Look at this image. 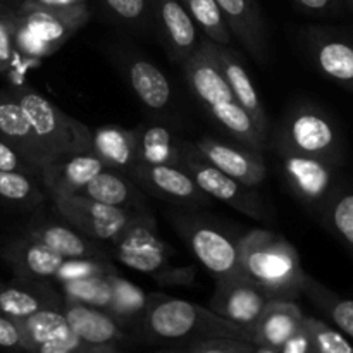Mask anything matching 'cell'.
Instances as JSON below:
<instances>
[{
  "label": "cell",
  "mask_w": 353,
  "mask_h": 353,
  "mask_svg": "<svg viewBox=\"0 0 353 353\" xmlns=\"http://www.w3.org/2000/svg\"><path fill=\"white\" fill-rule=\"evenodd\" d=\"M103 169L105 165L92 152H78V154H65L50 159L41 168L40 179L50 199L79 195Z\"/></svg>",
  "instance_id": "7402d4cb"
},
{
  "label": "cell",
  "mask_w": 353,
  "mask_h": 353,
  "mask_svg": "<svg viewBox=\"0 0 353 353\" xmlns=\"http://www.w3.org/2000/svg\"><path fill=\"white\" fill-rule=\"evenodd\" d=\"M110 57L148 114L159 119H168L178 114L174 88L165 72L155 62L134 48L124 47L112 48Z\"/></svg>",
  "instance_id": "ba28073f"
},
{
  "label": "cell",
  "mask_w": 353,
  "mask_h": 353,
  "mask_svg": "<svg viewBox=\"0 0 353 353\" xmlns=\"http://www.w3.org/2000/svg\"><path fill=\"white\" fill-rule=\"evenodd\" d=\"M130 176L141 192L174 207L203 209L212 203V199L199 188L192 176L176 165L138 164Z\"/></svg>",
  "instance_id": "5bb4252c"
},
{
  "label": "cell",
  "mask_w": 353,
  "mask_h": 353,
  "mask_svg": "<svg viewBox=\"0 0 353 353\" xmlns=\"http://www.w3.org/2000/svg\"><path fill=\"white\" fill-rule=\"evenodd\" d=\"M214 48H216V57L219 61L221 71H223L224 79L230 85L234 99L240 103L241 109L248 114L257 133L269 147L271 145V123H269L261 93L254 85V79H252L243 59L230 45L214 43Z\"/></svg>",
  "instance_id": "44dd1931"
},
{
  "label": "cell",
  "mask_w": 353,
  "mask_h": 353,
  "mask_svg": "<svg viewBox=\"0 0 353 353\" xmlns=\"http://www.w3.org/2000/svg\"><path fill=\"white\" fill-rule=\"evenodd\" d=\"M343 7H347V9L353 14V0H343Z\"/></svg>",
  "instance_id": "f907efd6"
},
{
  "label": "cell",
  "mask_w": 353,
  "mask_h": 353,
  "mask_svg": "<svg viewBox=\"0 0 353 353\" xmlns=\"http://www.w3.org/2000/svg\"><path fill=\"white\" fill-rule=\"evenodd\" d=\"M230 26L231 37L262 65L271 62V43L264 14L257 0H216Z\"/></svg>",
  "instance_id": "ffe728a7"
},
{
  "label": "cell",
  "mask_w": 353,
  "mask_h": 353,
  "mask_svg": "<svg viewBox=\"0 0 353 353\" xmlns=\"http://www.w3.org/2000/svg\"><path fill=\"white\" fill-rule=\"evenodd\" d=\"M52 202L43 183L34 176L17 171H0V203L17 210H38Z\"/></svg>",
  "instance_id": "4dcf8cb0"
},
{
  "label": "cell",
  "mask_w": 353,
  "mask_h": 353,
  "mask_svg": "<svg viewBox=\"0 0 353 353\" xmlns=\"http://www.w3.org/2000/svg\"><path fill=\"white\" fill-rule=\"evenodd\" d=\"M109 254L112 261L152 278L171 264L174 248L159 236L157 223L150 212H138L109 245Z\"/></svg>",
  "instance_id": "30bf717a"
},
{
  "label": "cell",
  "mask_w": 353,
  "mask_h": 353,
  "mask_svg": "<svg viewBox=\"0 0 353 353\" xmlns=\"http://www.w3.org/2000/svg\"><path fill=\"white\" fill-rule=\"evenodd\" d=\"M59 292L65 302L83 303L107 310L112 300V285L110 276H93V278L72 279V281L57 283Z\"/></svg>",
  "instance_id": "d590c367"
},
{
  "label": "cell",
  "mask_w": 353,
  "mask_h": 353,
  "mask_svg": "<svg viewBox=\"0 0 353 353\" xmlns=\"http://www.w3.org/2000/svg\"><path fill=\"white\" fill-rule=\"evenodd\" d=\"M90 152L97 155L107 169H116L130 176L138 165L137 131L114 124L97 128L92 131Z\"/></svg>",
  "instance_id": "83f0119b"
},
{
  "label": "cell",
  "mask_w": 353,
  "mask_h": 353,
  "mask_svg": "<svg viewBox=\"0 0 353 353\" xmlns=\"http://www.w3.org/2000/svg\"><path fill=\"white\" fill-rule=\"evenodd\" d=\"M64 296L47 279H23L0 285V314L24 321L43 310H62Z\"/></svg>",
  "instance_id": "603a6c76"
},
{
  "label": "cell",
  "mask_w": 353,
  "mask_h": 353,
  "mask_svg": "<svg viewBox=\"0 0 353 353\" xmlns=\"http://www.w3.org/2000/svg\"><path fill=\"white\" fill-rule=\"evenodd\" d=\"M303 326H305L310 341H312L314 353H353L350 341L324 321L305 316L303 317Z\"/></svg>",
  "instance_id": "74e56055"
},
{
  "label": "cell",
  "mask_w": 353,
  "mask_h": 353,
  "mask_svg": "<svg viewBox=\"0 0 353 353\" xmlns=\"http://www.w3.org/2000/svg\"><path fill=\"white\" fill-rule=\"evenodd\" d=\"M154 0H99L103 17L133 34H152Z\"/></svg>",
  "instance_id": "836d02e7"
},
{
  "label": "cell",
  "mask_w": 353,
  "mask_h": 353,
  "mask_svg": "<svg viewBox=\"0 0 353 353\" xmlns=\"http://www.w3.org/2000/svg\"><path fill=\"white\" fill-rule=\"evenodd\" d=\"M17 12L0 17V72L12 71L19 59L16 50Z\"/></svg>",
  "instance_id": "ab89813d"
},
{
  "label": "cell",
  "mask_w": 353,
  "mask_h": 353,
  "mask_svg": "<svg viewBox=\"0 0 353 353\" xmlns=\"http://www.w3.org/2000/svg\"><path fill=\"white\" fill-rule=\"evenodd\" d=\"M302 295H305L341 333L353 340V299L338 295L309 274L303 279Z\"/></svg>",
  "instance_id": "1f68e13d"
},
{
  "label": "cell",
  "mask_w": 353,
  "mask_h": 353,
  "mask_svg": "<svg viewBox=\"0 0 353 353\" xmlns=\"http://www.w3.org/2000/svg\"><path fill=\"white\" fill-rule=\"evenodd\" d=\"M152 34L159 38L169 61L183 65L199 48L202 38L181 0L152 2Z\"/></svg>",
  "instance_id": "9a60e30c"
},
{
  "label": "cell",
  "mask_w": 353,
  "mask_h": 353,
  "mask_svg": "<svg viewBox=\"0 0 353 353\" xmlns=\"http://www.w3.org/2000/svg\"><path fill=\"white\" fill-rule=\"evenodd\" d=\"M254 353H279V350H272V348H265V347H255Z\"/></svg>",
  "instance_id": "681fc988"
},
{
  "label": "cell",
  "mask_w": 353,
  "mask_h": 353,
  "mask_svg": "<svg viewBox=\"0 0 353 353\" xmlns=\"http://www.w3.org/2000/svg\"><path fill=\"white\" fill-rule=\"evenodd\" d=\"M137 131L138 164L181 165L186 138L176 134L164 123H143Z\"/></svg>",
  "instance_id": "f1b7e54d"
},
{
  "label": "cell",
  "mask_w": 353,
  "mask_h": 353,
  "mask_svg": "<svg viewBox=\"0 0 353 353\" xmlns=\"http://www.w3.org/2000/svg\"><path fill=\"white\" fill-rule=\"evenodd\" d=\"M196 265H171L152 276L161 286H193L196 281Z\"/></svg>",
  "instance_id": "ee69618b"
},
{
  "label": "cell",
  "mask_w": 353,
  "mask_h": 353,
  "mask_svg": "<svg viewBox=\"0 0 353 353\" xmlns=\"http://www.w3.org/2000/svg\"><path fill=\"white\" fill-rule=\"evenodd\" d=\"M138 327L141 334L152 341L195 343L209 338H238L252 341L248 327L217 316L209 307L161 293H148V307Z\"/></svg>",
  "instance_id": "3957f363"
},
{
  "label": "cell",
  "mask_w": 353,
  "mask_h": 353,
  "mask_svg": "<svg viewBox=\"0 0 353 353\" xmlns=\"http://www.w3.org/2000/svg\"><path fill=\"white\" fill-rule=\"evenodd\" d=\"M303 317L305 314L295 300L272 299L262 310L259 319L248 327L252 343L255 347L279 350L286 340L302 327Z\"/></svg>",
  "instance_id": "d4e9b609"
},
{
  "label": "cell",
  "mask_w": 353,
  "mask_h": 353,
  "mask_svg": "<svg viewBox=\"0 0 353 353\" xmlns=\"http://www.w3.org/2000/svg\"><path fill=\"white\" fill-rule=\"evenodd\" d=\"M59 216V214H57ZM23 233L37 240L62 259H99L112 261L109 248L90 240L61 216H38L23 228Z\"/></svg>",
  "instance_id": "ac0fdd59"
},
{
  "label": "cell",
  "mask_w": 353,
  "mask_h": 353,
  "mask_svg": "<svg viewBox=\"0 0 353 353\" xmlns=\"http://www.w3.org/2000/svg\"><path fill=\"white\" fill-rule=\"evenodd\" d=\"M157 353H176V352H157Z\"/></svg>",
  "instance_id": "816d5d0a"
},
{
  "label": "cell",
  "mask_w": 353,
  "mask_h": 353,
  "mask_svg": "<svg viewBox=\"0 0 353 353\" xmlns=\"http://www.w3.org/2000/svg\"><path fill=\"white\" fill-rule=\"evenodd\" d=\"M326 230L353 257V190L340 188L331 195L319 214Z\"/></svg>",
  "instance_id": "e575fe53"
},
{
  "label": "cell",
  "mask_w": 353,
  "mask_h": 353,
  "mask_svg": "<svg viewBox=\"0 0 353 353\" xmlns=\"http://www.w3.org/2000/svg\"><path fill=\"white\" fill-rule=\"evenodd\" d=\"M179 168L188 172L193 181L199 185V188L212 200H219V202L233 207L234 210L250 219L269 221V216H271L269 207L264 199L259 195L257 190L243 185L238 179L228 176L226 172L214 168L193 148L192 140H186Z\"/></svg>",
  "instance_id": "9c48e42d"
},
{
  "label": "cell",
  "mask_w": 353,
  "mask_h": 353,
  "mask_svg": "<svg viewBox=\"0 0 353 353\" xmlns=\"http://www.w3.org/2000/svg\"><path fill=\"white\" fill-rule=\"evenodd\" d=\"M302 45L314 68L336 85L353 93V30L309 26L302 31Z\"/></svg>",
  "instance_id": "4fadbf2b"
},
{
  "label": "cell",
  "mask_w": 353,
  "mask_h": 353,
  "mask_svg": "<svg viewBox=\"0 0 353 353\" xmlns=\"http://www.w3.org/2000/svg\"><path fill=\"white\" fill-rule=\"evenodd\" d=\"M185 83L203 112L230 140L255 150H268V143L234 99L216 57L214 41L202 38L195 54L181 65Z\"/></svg>",
  "instance_id": "6da1fadb"
},
{
  "label": "cell",
  "mask_w": 353,
  "mask_h": 353,
  "mask_svg": "<svg viewBox=\"0 0 353 353\" xmlns=\"http://www.w3.org/2000/svg\"><path fill=\"white\" fill-rule=\"evenodd\" d=\"M255 345L238 338H209L190 343L188 353H254Z\"/></svg>",
  "instance_id": "60d3db41"
},
{
  "label": "cell",
  "mask_w": 353,
  "mask_h": 353,
  "mask_svg": "<svg viewBox=\"0 0 353 353\" xmlns=\"http://www.w3.org/2000/svg\"><path fill=\"white\" fill-rule=\"evenodd\" d=\"M112 300L105 310L123 327L138 326L148 307V293L119 274L110 276Z\"/></svg>",
  "instance_id": "d6a6232c"
},
{
  "label": "cell",
  "mask_w": 353,
  "mask_h": 353,
  "mask_svg": "<svg viewBox=\"0 0 353 353\" xmlns=\"http://www.w3.org/2000/svg\"><path fill=\"white\" fill-rule=\"evenodd\" d=\"M26 353H123L119 347H100L81 340L61 310H43L23 321Z\"/></svg>",
  "instance_id": "e0dca14e"
},
{
  "label": "cell",
  "mask_w": 353,
  "mask_h": 353,
  "mask_svg": "<svg viewBox=\"0 0 353 353\" xmlns=\"http://www.w3.org/2000/svg\"><path fill=\"white\" fill-rule=\"evenodd\" d=\"M21 7V0H0V17L16 14Z\"/></svg>",
  "instance_id": "c3c4849f"
},
{
  "label": "cell",
  "mask_w": 353,
  "mask_h": 353,
  "mask_svg": "<svg viewBox=\"0 0 353 353\" xmlns=\"http://www.w3.org/2000/svg\"><path fill=\"white\" fill-rule=\"evenodd\" d=\"M271 134L276 152L312 155L343 164L345 143L338 123L310 100L293 103Z\"/></svg>",
  "instance_id": "277c9868"
},
{
  "label": "cell",
  "mask_w": 353,
  "mask_h": 353,
  "mask_svg": "<svg viewBox=\"0 0 353 353\" xmlns=\"http://www.w3.org/2000/svg\"><path fill=\"white\" fill-rule=\"evenodd\" d=\"M168 216L193 257L216 281L240 274L238 238L230 231L209 219V216L195 212V209L176 207Z\"/></svg>",
  "instance_id": "8992f818"
},
{
  "label": "cell",
  "mask_w": 353,
  "mask_h": 353,
  "mask_svg": "<svg viewBox=\"0 0 353 353\" xmlns=\"http://www.w3.org/2000/svg\"><path fill=\"white\" fill-rule=\"evenodd\" d=\"M279 353H314L312 352V341H310L309 333H307L305 326L300 327L292 338L286 340V343L279 348Z\"/></svg>",
  "instance_id": "7dc6e473"
},
{
  "label": "cell",
  "mask_w": 353,
  "mask_h": 353,
  "mask_svg": "<svg viewBox=\"0 0 353 353\" xmlns=\"http://www.w3.org/2000/svg\"><path fill=\"white\" fill-rule=\"evenodd\" d=\"M302 12L310 16H334L343 9V0H292Z\"/></svg>",
  "instance_id": "f6af8a7d"
},
{
  "label": "cell",
  "mask_w": 353,
  "mask_h": 353,
  "mask_svg": "<svg viewBox=\"0 0 353 353\" xmlns=\"http://www.w3.org/2000/svg\"><path fill=\"white\" fill-rule=\"evenodd\" d=\"M0 254L7 265L16 272L17 278L23 279L54 281L64 262V259L55 255L23 231L10 236L0 248Z\"/></svg>",
  "instance_id": "cb8c5ba5"
},
{
  "label": "cell",
  "mask_w": 353,
  "mask_h": 353,
  "mask_svg": "<svg viewBox=\"0 0 353 353\" xmlns=\"http://www.w3.org/2000/svg\"><path fill=\"white\" fill-rule=\"evenodd\" d=\"M88 6V0H21V9L65 10Z\"/></svg>",
  "instance_id": "bcb514c9"
},
{
  "label": "cell",
  "mask_w": 353,
  "mask_h": 353,
  "mask_svg": "<svg viewBox=\"0 0 353 353\" xmlns=\"http://www.w3.org/2000/svg\"><path fill=\"white\" fill-rule=\"evenodd\" d=\"M272 296L243 274L216 281L209 309L228 321L250 327Z\"/></svg>",
  "instance_id": "d6986e66"
},
{
  "label": "cell",
  "mask_w": 353,
  "mask_h": 353,
  "mask_svg": "<svg viewBox=\"0 0 353 353\" xmlns=\"http://www.w3.org/2000/svg\"><path fill=\"white\" fill-rule=\"evenodd\" d=\"M112 274H119V269L112 264V261H99V259H64L54 281L64 283L72 281V279Z\"/></svg>",
  "instance_id": "f35d334b"
},
{
  "label": "cell",
  "mask_w": 353,
  "mask_h": 353,
  "mask_svg": "<svg viewBox=\"0 0 353 353\" xmlns=\"http://www.w3.org/2000/svg\"><path fill=\"white\" fill-rule=\"evenodd\" d=\"M0 138L21 152L31 164L40 169L50 161V155L31 130L23 109L10 90H0Z\"/></svg>",
  "instance_id": "484cf974"
},
{
  "label": "cell",
  "mask_w": 353,
  "mask_h": 353,
  "mask_svg": "<svg viewBox=\"0 0 353 353\" xmlns=\"http://www.w3.org/2000/svg\"><path fill=\"white\" fill-rule=\"evenodd\" d=\"M279 155L283 178L290 192L307 209L317 216L327 200L338 188L340 164L312 155L293 154V152H276Z\"/></svg>",
  "instance_id": "8fae6325"
},
{
  "label": "cell",
  "mask_w": 353,
  "mask_h": 353,
  "mask_svg": "<svg viewBox=\"0 0 353 353\" xmlns=\"http://www.w3.org/2000/svg\"><path fill=\"white\" fill-rule=\"evenodd\" d=\"M9 90L50 159L90 150L92 130L86 124L65 114L33 86L19 83Z\"/></svg>",
  "instance_id": "5b68a950"
},
{
  "label": "cell",
  "mask_w": 353,
  "mask_h": 353,
  "mask_svg": "<svg viewBox=\"0 0 353 353\" xmlns=\"http://www.w3.org/2000/svg\"><path fill=\"white\" fill-rule=\"evenodd\" d=\"M97 202L107 203L112 207H123L130 210H140V212H150L147 205L143 192L138 188L137 183L131 179V176L116 169H103L100 174H97L92 181L86 185L83 193Z\"/></svg>",
  "instance_id": "f546056e"
},
{
  "label": "cell",
  "mask_w": 353,
  "mask_h": 353,
  "mask_svg": "<svg viewBox=\"0 0 353 353\" xmlns=\"http://www.w3.org/2000/svg\"><path fill=\"white\" fill-rule=\"evenodd\" d=\"M238 269L272 299L296 300L307 276L296 248L285 236L264 228L238 236Z\"/></svg>",
  "instance_id": "7a4b0ae2"
},
{
  "label": "cell",
  "mask_w": 353,
  "mask_h": 353,
  "mask_svg": "<svg viewBox=\"0 0 353 353\" xmlns=\"http://www.w3.org/2000/svg\"><path fill=\"white\" fill-rule=\"evenodd\" d=\"M203 38L217 45H231V31L216 0H181Z\"/></svg>",
  "instance_id": "8d00e7d4"
},
{
  "label": "cell",
  "mask_w": 353,
  "mask_h": 353,
  "mask_svg": "<svg viewBox=\"0 0 353 353\" xmlns=\"http://www.w3.org/2000/svg\"><path fill=\"white\" fill-rule=\"evenodd\" d=\"M0 348L28 352V336L23 321L0 314Z\"/></svg>",
  "instance_id": "b9f144b4"
},
{
  "label": "cell",
  "mask_w": 353,
  "mask_h": 353,
  "mask_svg": "<svg viewBox=\"0 0 353 353\" xmlns=\"http://www.w3.org/2000/svg\"><path fill=\"white\" fill-rule=\"evenodd\" d=\"M192 145L214 168L243 185L257 188L268 178V165L261 150L247 147L240 141H224L216 137H200L192 140Z\"/></svg>",
  "instance_id": "2e32d148"
},
{
  "label": "cell",
  "mask_w": 353,
  "mask_h": 353,
  "mask_svg": "<svg viewBox=\"0 0 353 353\" xmlns=\"http://www.w3.org/2000/svg\"><path fill=\"white\" fill-rule=\"evenodd\" d=\"M61 312L72 331L88 343L100 347H119L128 340L124 327L117 324L105 310L64 300Z\"/></svg>",
  "instance_id": "4316f807"
},
{
  "label": "cell",
  "mask_w": 353,
  "mask_h": 353,
  "mask_svg": "<svg viewBox=\"0 0 353 353\" xmlns=\"http://www.w3.org/2000/svg\"><path fill=\"white\" fill-rule=\"evenodd\" d=\"M52 205L65 223L107 248L140 212L107 205L86 195L57 196L52 199Z\"/></svg>",
  "instance_id": "7c38bea8"
},
{
  "label": "cell",
  "mask_w": 353,
  "mask_h": 353,
  "mask_svg": "<svg viewBox=\"0 0 353 353\" xmlns=\"http://www.w3.org/2000/svg\"><path fill=\"white\" fill-rule=\"evenodd\" d=\"M0 171L26 172V174H31L40 179V169L34 164H31L17 148H14L12 145L7 143L2 138H0Z\"/></svg>",
  "instance_id": "7bdbcfd3"
},
{
  "label": "cell",
  "mask_w": 353,
  "mask_h": 353,
  "mask_svg": "<svg viewBox=\"0 0 353 353\" xmlns=\"http://www.w3.org/2000/svg\"><path fill=\"white\" fill-rule=\"evenodd\" d=\"M92 17L88 6L76 9H21L17 12V57L38 62L57 54Z\"/></svg>",
  "instance_id": "52a82bcc"
}]
</instances>
